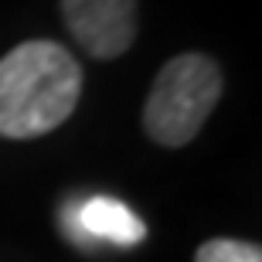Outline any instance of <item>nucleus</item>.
<instances>
[{"label":"nucleus","instance_id":"2","mask_svg":"<svg viewBox=\"0 0 262 262\" xmlns=\"http://www.w3.org/2000/svg\"><path fill=\"white\" fill-rule=\"evenodd\" d=\"M222 99V68L208 55L184 51L154 78L143 106V126L160 146H187Z\"/></svg>","mask_w":262,"mask_h":262},{"label":"nucleus","instance_id":"1","mask_svg":"<svg viewBox=\"0 0 262 262\" xmlns=\"http://www.w3.org/2000/svg\"><path fill=\"white\" fill-rule=\"evenodd\" d=\"M82 96V68L55 41H24L0 58V136L34 140L58 129Z\"/></svg>","mask_w":262,"mask_h":262},{"label":"nucleus","instance_id":"3","mask_svg":"<svg viewBox=\"0 0 262 262\" xmlns=\"http://www.w3.org/2000/svg\"><path fill=\"white\" fill-rule=\"evenodd\" d=\"M58 225L65 232V238L78 249H99V245L133 249L146 238L143 218L133 214L119 198H109V194L68 198L61 204Z\"/></svg>","mask_w":262,"mask_h":262},{"label":"nucleus","instance_id":"4","mask_svg":"<svg viewBox=\"0 0 262 262\" xmlns=\"http://www.w3.org/2000/svg\"><path fill=\"white\" fill-rule=\"evenodd\" d=\"M61 14L92 58H119L136 38V0H61Z\"/></svg>","mask_w":262,"mask_h":262},{"label":"nucleus","instance_id":"5","mask_svg":"<svg viewBox=\"0 0 262 262\" xmlns=\"http://www.w3.org/2000/svg\"><path fill=\"white\" fill-rule=\"evenodd\" d=\"M194 262H262V249L242 238H211L194 252Z\"/></svg>","mask_w":262,"mask_h":262}]
</instances>
